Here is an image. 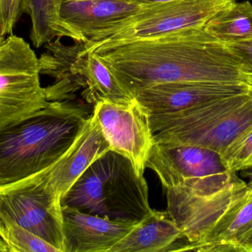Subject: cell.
<instances>
[{
  "label": "cell",
  "mask_w": 252,
  "mask_h": 252,
  "mask_svg": "<svg viewBox=\"0 0 252 252\" xmlns=\"http://www.w3.org/2000/svg\"><path fill=\"white\" fill-rule=\"evenodd\" d=\"M133 96L138 90L174 82L252 83L235 55L204 27L93 52Z\"/></svg>",
  "instance_id": "obj_1"
},
{
  "label": "cell",
  "mask_w": 252,
  "mask_h": 252,
  "mask_svg": "<svg viewBox=\"0 0 252 252\" xmlns=\"http://www.w3.org/2000/svg\"><path fill=\"white\" fill-rule=\"evenodd\" d=\"M87 114L88 109L76 102L55 101L0 127V186L56 164L85 127Z\"/></svg>",
  "instance_id": "obj_2"
},
{
  "label": "cell",
  "mask_w": 252,
  "mask_h": 252,
  "mask_svg": "<svg viewBox=\"0 0 252 252\" xmlns=\"http://www.w3.org/2000/svg\"><path fill=\"white\" fill-rule=\"evenodd\" d=\"M145 177L131 162L109 150L93 161L62 199V207L121 221L138 222L152 209Z\"/></svg>",
  "instance_id": "obj_3"
},
{
  "label": "cell",
  "mask_w": 252,
  "mask_h": 252,
  "mask_svg": "<svg viewBox=\"0 0 252 252\" xmlns=\"http://www.w3.org/2000/svg\"><path fill=\"white\" fill-rule=\"evenodd\" d=\"M252 126V96L249 93L157 114L153 120L156 142L199 146L220 155Z\"/></svg>",
  "instance_id": "obj_4"
},
{
  "label": "cell",
  "mask_w": 252,
  "mask_h": 252,
  "mask_svg": "<svg viewBox=\"0 0 252 252\" xmlns=\"http://www.w3.org/2000/svg\"><path fill=\"white\" fill-rule=\"evenodd\" d=\"M236 0H173L145 6L134 14L84 42L87 53L110 48L189 28L204 27Z\"/></svg>",
  "instance_id": "obj_5"
},
{
  "label": "cell",
  "mask_w": 252,
  "mask_h": 252,
  "mask_svg": "<svg viewBox=\"0 0 252 252\" xmlns=\"http://www.w3.org/2000/svg\"><path fill=\"white\" fill-rule=\"evenodd\" d=\"M146 168L157 175L164 191L179 189L201 196L220 192L238 179L219 153L190 145L154 142Z\"/></svg>",
  "instance_id": "obj_6"
},
{
  "label": "cell",
  "mask_w": 252,
  "mask_h": 252,
  "mask_svg": "<svg viewBox=\"0 0 252 252\" xmlns=\"http://www.w3.org/2000/svg\"><path fill=\"white\" fill-rule=\"evenodd\" d=\"M40 75L29 43L13 34L0 38V127L48 104Z\"/></svg>",
  "instance_id": "obj_7"
},
{
  "label": "cell",
  "mask_w": 252,
  "mask_h": 252,
  "mask_svg": "<svg viewBox=\"0 0 252 252\" xmlns=\"http://www.w3.org/2000/svg\"><path fill=\"white\" fill-rule=\"evenodd\" d=\"M0 220L28 229L63 252L62 202L49 189L43 172L0 186Z\"/></svg>",
  "instance_id": "obj_8"
},
{
  "label": "cell",
  "mask_w": 252,
  "mask_h": 252,
  "mask_svg": "<svg viewBox=\"0 0 252 252\" xmlns=\"http://www.w3.org/2000/svg\"><path fill=\"white\" fill-rule=\"evenodd\" d=\"M93 111L110 150L127 158L137 174L143 177L155 142L148 109L134 98L127 104L98 101Z\"/></svg>",
  "instance_id": "obj_9"
},
{
  "label": "cell",
  "mask_w": 252,
  "mask_h": 252,
  "mask_svg": "<svg viewBox=\"0 0 252 252\" xmlns=\"http://www.w3.org/2000/svg\"><path fill=\"white\" fill-rule=\"evenodd\" d=\"M247 188L248 184L238 179L226 189L205 196L179 189L164 191L167 213L183 234V241L176 243L171 252H181L205 236Z\"/></svg>",
  "instance_id": "obj_10"
},
{
  "label": "cell",
  "mask_w": 252,
  "mask_h": 252,
  "mask_svg": "<svg viewBox=\"0 0 252 252\" xmlns=\"http://www.w3.org/2000/svg\"><path fill=\"white\" fill-rule=\"evenodd\" d=\"M252 90V83H164L138 90L133 97L151 114L170 113Z\"/></svg>",
  "instance_id": "obj_11"
},
{
  "label": "cell",
  "mask_w": 252,
  "mask_h": 252,
  "mask_svg": "<svg viewBox=\"0 0 252 252\" xmlns=\"http://www.w3.org/2000/svg\"><path fill=\"white\" fill-rule=\"evenodd\" d=\"M110 150L94 112L66 153L52 167L43 171L52 193L62 202L65 194L100 155Z\"/></svg>",
  "instance_id": "obj_12"
},
{
  "label": "cell",
  "mask_w": 252,
  "mask_h": 252,
  "mask_svg": "<svg viewBox=\"0 0 252 252\" xmlns=\"http://www.w3.org/2000/svg\"><path fill=\"white\" fill-rule=\"evenodd\" d=\"M63 252H109L134 227L121 221L62 207Z\"/></svg>",
  "instance_id": "obj_13"
},
{
  "label": "cell",
  "mask_w": 252,
  "mask_h": 252,
  "mask_svg": "<svg viewBox=\"0 0 252 252\" xmlns=\"http://www.w3.org/2000/svg\"><path fill=\"white\" fill-rule=\"evenodd\" d=\"M252 252V189L238 197L213 229L181 252Z\"/></svg>",
  "instance_id": "obj_14"
},
{
  "label": "cell",
  "mask_w": 252,
  "mask_h": 252,
  "mask_svg": "<svg viewBox=\"0 0 252 252\" xmlns=\"http://www.w3.org/2000/svg\"><path fill=\"white\" fill-rule=\"evenodd\" d=\"M144 7L125 0H63L60 17L87 42Z\"/></svg>",
  "instance_id": "obj_15"
},
{
  "label": "cell",
  "mask_w": 252,
  "mask_h": 252,
  "mask_svg": "<svg viewBox=\"0 0 252 252\" xmlns=\"http://www.w3.org/2000/svg\"><path fill=\"white\" fill-rule=\"evenodd\" d=\"M183 234L168 213L153 210L109 252H167Z\"/></svg>",
  "instance_id": "obj_16"
},
{
  "label": "cell",
  "mask_w": 252,
  "mask_h": 252,
  "mask_svg": "<svg viewBox=\"0 0 252 252\" xmlns=\"http://www.w3.org/2000/svg\"><path fill=\"white\" fill-rule=\"evenodd\" d=\"M72 60L71 69L75 75H79L84 79L87 99L90 102L106 100L127 104L134 99L95 53L85 51L84 45Z\"/></svg>",
  "instance_id": "obj_17"
},
{
  "label": "cell",
  "mask_w": 252,
  "mask_h": 252,
  "mask_svg": "<svg viewBox=\"0 0 252 252\" xmlns=\"http://www.w3.org/2000/svg\"><path fill=\"white\" fill-rule=\"evenodd\" d=\"M63 0H21L22 14L31 20L30 38L34 47L38 48L56 38L69 37L75 41L84 42L81 36L69 29L60 17Z\"/></svg>",
  "instance_id": "obj_18"
},
{
  "label": "cell",
  "mask_w": 252,
  "mask_h": 252,
  "mask_svg": "<svg viewBox=\"0 0 252 252\" xmlns=\"http://www.w3.org/2000/svg\"><path fill=\"white\" fill-rule=\"evenodd\" d=\"M205 29L223 44L252 38V4L249 1L237 2L212 18Z\"/></svg>",
  "instance_id": "obj_19"
},
{
  "label": "cell",
  "mask_w": 252,
  "mask_h": 252,
  "mask_svg": "<svg viewBox=\"0 0 252 252\" xmlns=\"http://www.w3.org/2000/svg\"><path fill=\"white\" fill-rule=\"evenodd\" d=\"M0 238L8 252H60L42 238L12 222L0 220Z\"/></svg>",
  "instance_id": "obj_20"
},
{
  "label": "cell",
  "mask_w": 252,
  "mask_h": 252,
  "mask_svg": "<svg viewBox=\"0 0 252 252\" xmlns=\"http://www.w3.org/2000/svg\"><path fill=\"white\" fill-rule=\"evenodd\" d=\"M228 171L237 172L252 167V126L234 141L220 155Z\"/></svg>",
  "instance_id": "obj_21"
},
{
  "label": "cell",
  "mask_w": 252,
  "mask_h": 252,
  "mask_svg": "<svg viewBox=\"0 0 252 252\" xmlns=\"http://www.w3.org/2000/svg\"><path fill=\"white\" fill-rule=\"evenodd\" d=\"M22 15L21 0H0V38L13 34Z\"/></svg>",
  "instance_id": "obj_22"
},
{
  "label": "cell",
  "mask_w": 252,
  "mask_h": 252,
  "mask_svg": "<svg viewBox=\"0 0 252 252\" xmlns=\"http://www.w3.org/2000/svg\"><path fill=\"white\" fill-rule=\"evenodd\" d=\"M226 45L238 59L242 73L252 83V38Z\"/></svg>",
  "instance_id": "obj_23"
},
{
  "label": "cell",
  "mask_w": 252,
  "mask_h": 252,
  "mask_svg": "<svg viewBox=\"0 0 252 252\" xmlns=\"http://www.w3.org/2000/svg\"><path fill=\"white\" fill-rule=\"evenodd\" d=\"M129 2L135 3L136 4L142 6L153 5V4H159V3L167 2L173 0H125Z\"/></svg>",
  "instance_id": "obj_24"
},
{
  "label": "cell",
  "mask_w": 252,
  "mask_h": 252,
  "mask_svg": "<svg viewBox=\"0 0 252 252\" xmlns=\"http://www.w3.org/2000/svg\"><path fill=\"white\" fill-rule=\"evenodd\" d=\"M0 252H8L7 247L1 240H0Z\"/></svg>",
  "instance_id": "obj_25"
},
{
  "label": "cell",
  "mask_w": 252,
  "mask_h": 252,
  "mask_svg": "<svg viewBox=\"0 0 252 252\" xmlns=\"http://www.w3.org/2000/svg\"><path fill=\"white\" fill-rule=\"evenodd\" d=\"M248 186H249V187H250V188H251V189H252V179L251 182H250V183H248Z\"/></svg>",
  "instance_id": "obj_26"
},
{
  "label": "cell",
  "mask_w": 252,
  "mask_h": 252,
  "mask_svg": "<svg viewBox=\"0 0 252 252\" xmlns=\"http://www.w3.org/2000/svg\"><path fill=\"white\" fill-rule=\"evenodd\" d=\"M0 240H1V238H0Z\"/></svg>",
  "instance_id": "obj_27"
}]
</instances>
